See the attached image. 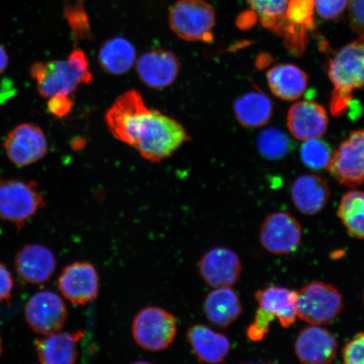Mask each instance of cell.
Listing matches in <instances>:
<instances>
[{"label":"cell","instance_id":"6da1fadb","mask_svg":"<svg viewBox=\"0 0 364 364\" xmlns=\"http://www.w3.org/2000/svg\"><path fill=\"white\" fill-rule=\"evenodd\" d=\"M328 76L334 87L331 112L341 117L351 107L353 91L364 87V33L331 59Z\"/></svg>","mask_w":364,"mask_h":364},{"label":"cell","instance_id":"7a4b0ae2","mask_svg":"<svg viewBox=\"0 0 364 364\" xmlns=\"http://www.w3.org/2000/svg\"><path fill=\"white\" fill-rule=\"evenodd\" d=\"M30 75L36 81L39 94L44 98L56 95H71L80 85H88L93 79L88 58L80 49L70 53L66 60L33 63Z\"/></svg>","mask_w":364,"mask_h":364},{"label":"cell","instance_id":"3957f363","mask_svg":"<svg viewBox=\"0 0 364 364\" xmlns=\"http://www.w3.org/2000/svg\"><path fill=\"white\" fill-rule=\"evenodd\" d=\"M190 141L184 127L157 110H150L141 124L134 148L147 161L157 163L169 158Z\"/></svg>","mask_w":364,"mask_h":364},{"label":"cell","instance_id":"277c9868","mask_svg":"<svg viewBox=\"0 0 364 364\" xmlns=\"http://www.w3.org/2000/svg\"><path fill=\"white\" fill-rule=\"evenodd\" d=\"M343 309V295L333 285L316 281L297 291L298 318L309 324H331Z\"/></svg>","mask_w":364,"mask_h":364},{"label":"cell","instance_id":"5b68a950","mask_svg":"<svg viewBox=\"0 0 364 364\" xmlns=\"http://www.w3.org/2000/svg\"><path fill=\"white\" fill-rule=\"evenodd\" d=\"M171 29L186 42H211L215 12L205 0H178L169 12Z\"/></svg>","mask_w":364,"mask_h":364},{"label":"cell","instance_id":"8992f818","mask_svg":"<svg viewBox=\"0 0 364 364\" xmlns=\"http://www.w3.org/2000/svg\"><path fill=\"white\" fill-rule=\"evenodd\" d=\"M45 204L43 195L36 181L0 180V218L18 229Z\"/></svg>","mask_w":364,"mask_h":364},{"label":"cell","instance_id":"52a82bcc","mask_svg":"<svg viewBox=\"0 0 364 364\" xmlns=\"http://www.w3.org/2000/svg\"><path fill=\"white\" fill-rule=\"evenodd\" d=\"M136 345L149 352H161L174 343L177 323L174 316L158 306L145 307L136 314L132 325Z\"/></svg>","mask_w":364,"mask_h":364},{"label":"cell","instance_id":"ba28073f","mask_svg":"<svg viewBox=\"0 0 364 364\" xmlns=\"http://www.w3.org/2000/svg\"><path fill=\"white\" fill-rule=\"evenodd\" d=\"M149 109L138 90H130L120 95L108 109L106 122L117 140L134 147L141 124Z\"/></svg>","mask_w":364,"mask_h":364},{"label":"cell","instance_id":"9c48e42d","mask_svg":"<svg viewBox=\"0 0 364 364\" xmlns=\"http://www.w3.org/2000/svg\"><path fill=\"white\" fill-rule=\"evenodd\" d=\"M326 169L348 188H356L364 183V129L349 134L333 153Z\"/></svg>","mask_w":364,"mask_h":364},{"label":"cell","instance_id":"30bf717a","mask_svg":"<svg viewBox=\"0 0 364 364\" xmlns=\"http://www.w3.org/2000/svg\"><path fill=\"white\" fill-rule=\"evenodd\" d=\"M302 235V227L293 215L276 212L262 223L259 238L267 252L276 256H287L298 250Z\"/></svg>","mask_w":364,"mask_h":364},{"label":"cell","instance_id":"8fae6325","mask_svg":"<svg viewBox=\"0 0 364 364\" xmlns=\"http://www.w3.org/2000/svg\"><path fill=\"white\" fill-rule=\"evenodd\" d=\"M25 318L36 333L48 336L57 333L65 326L68 309L60 296L52 291H41L27 301Z\"/></svg>","mask_w":364,"mask_h":364},{"label":"cell","instance_id":"7c38bea8","mask_svg":"<svg viewBox=\"0 0 364 364\" xmlns=\"http://www.w3.org/2000/svg\"><path fill=\"white\" fill-rule=\"evenodd\" d=\"M3 147L9 159L21 167L41 161L48 150L47 136L43 129L31 124L14 127L4 140Z\"/></svg>","mask_w":364,"mask_h":364},{"label":"cell","instance_id":"4fadbf2b","mask_svg":"<svg viewBox=\"0 0 364 364\" xmlns=\"http://www.w3.org/2000/svg\"><path fill=\"white\" fill-rule=\"evenodd\" d=\"M58 288L68 301L75 306H85L97 297L100 279L93 264L75 262L65 268L58 279Z\"/></svg>","mask_w":364,"mask_h":364},{"label":"cell","instance_id":"5bb4252c","mask_svg":"<svg viewBox=\"0 0 364 364\" xmlns=\"http://www.w3.org/2000/svg\"><path fill=\"white\" fill-rule=\"evenodd\" d=\"M203 280L212 288H225L237 283L242 263L237 253L226 247H215L205 253L198 262Z\"/></svg>","mask_w":364,"mask_h":364},{"label":"cell","instance_id":"9a60e30c","mask_svg":"<svg viewBox=\"0 0 364 364\" xmlns=\"http://www.w3.org/2000/svg\"><path fill=\"white\" fill-rule=\"evenodd\" d=\"M338 351V338L321 326L304 327L295 340L294 352L301 364H331Z\"/></svg>","mask_w":364,"mask_h":364},{"label":"cell","instance_id":"2e32d148","mask_svg":"<svg viewBox=\"0 0 364 364\" xmlns=\"http://www.w3.org/2000/svg\"><path fill=\"white\" fill-rule=\"evenodd\" d=\"M315 0H289L283 31L285 48L295 56H301L307 45L308 31L315 28Z\"/></svg>","mask_w":364,"mask_h":364},{"label":"cell","instance_id":"e0dca14e","mask_svg":"<svg viewBox=\"0 0 364 364\" xmlns=\"http://www.w3.org/2000/svg\"><path fill=\"white\" fill-rule=\"evenodd\" d=\"M136 70L148 87L162 90L170 87L176 81L180 72V63L170 50L154 49L136 60Z\"/></svg>","mask_w":364,"mask_h":364},{"label":"cell","instance_id":"ac0fdd59","mask_svg":"<svg viewBox=\"0 0 364 364\" xmlns=\"http://www.w3.org/2000/svg\"><path fill=\"white\" fill-rule=\"evenodd\" d=\"M328 124L326 109L309 100L294 103L287 116V125L291 134L300 141L321 138L326 133Z\"/></svg>","mask_w":364,"mask_h":364},{"label":"cell","instance_id":"d6986e66","mask_svg":"<svg viewBox=\"0 0 364 364\" xmlns=\"http://www.w3.org/2000/svg\"><path fill=\"white\" fill-rule=\"evenodd\" d=\"M56 258L51 250L40 244L25 245L17 252L15 266L21 279L31 284L48 282L56 269Z\"/></svg>","mask_w":364,"mask_h":364},{"label":"cell","instance_id":"ffe728a7","mask_svg":"<svg viewBox=\"0 0 364 364\" xmlns=\"http://www.w3.org/2000/svg\"><path fill=\"white\" fill-rule=\"evenodd\" d=\"M188 340L198 360L203 364H220L230 351V341L224 334L204 325H193L186 332Z\"/></svg>","mask_w":364,"mask_h":364},{"label":"cell","instance_id":"44dd1931","mask_svg":"<svg viewBox=\"0 0 364 364\" xmlns=\"http://www.w3.org/2000/svg\"><path fill=\"white\" fill-rule=\"evenodd\" d=\"M84 332H60L36 341V350L41 364H76L78 344Z\"/></svg>","mask_w":364,"mask_h":364},{"label":"cell","instance_id":"7402d4cb","mask_svg":"<svg viewBox=\"0 0 364 364\" xmlns=\"http://www.w3.org/2000/svg\"><path fill=\"white\" fill-rule=\"evenodd\" d=\"M331 192L327 182L316 175L298 177L291 188V198L300 213L313 216L324 209Z\"/></svg>","mask_w":364,"mask_h":364},{"label":"cell","instance_id":"603a6c76","mask_svg":"<svg viewBox=\"0 0 364 364\" xmlns=\"http://www.w3.org/2000/svg\"><path fill=\"white\" fill-rule=\"evenodd\" d=\"M259 308L272 314L284 328H290L297 320V291L281 286H268L255 293Z\"/></svg>","mask_w":364,"mask_h":364},{"label":"cell","instance_id":"cb8c5ba5","mask_svg":"<svg viewBox=\"0 0 364 364\" xmlns=\"http://www.w3.org/2000/svg\"><path fill=\"white\" fill-rule=\"evenodd\" d=\"M203 309L207 320L221 329L234 324L243 311L238 294L230 287L217 288L209 292Z\"/></svg>","mask_w":364,"mask_h":364},{"label":"cell","instance_id":"d4e9b609","mask_svg":"<svg viewBox=\"0 0 364 364\" xmlns=\"http://www.w3.org/2000/svg\"><path fill=\"white\" fill-rule=\"evenodd\" d=\"M267 84L273 95L287 102L302 97L308 85L306 72L291 63H280L267 74Z\"/></svg>","mask_w":364,"mask_h":364},{"label":"cell","instance_id":"484cf974","mask_svg":"<svg viewBox=\"0 0 364 364\" xmlns=\"http://www.w3.org/2000/svg\"><path fill=\"white\" fill-rule=\"evenodd\" d=\"M236 119L247 129H258L268 124L273 107L269 97L261 90L250 91L234 104Z\"/></svg>","mask_w":364,"mask_h":364},{"label":"cell","instance_id":"4316f807","mask_svg":"<svg viewBox=\"0 0 364 364\" xmlns=\"http://www.w3.org/2000/svg\"><path fill=\"white\" fill-rule=\"evenodd\" d=\"M100 65L107 74L125 75L136 62V49L130 41L117 36L107 41L98 54Z\"/></svg>","mask_w":364,"mask_h":364},{"label":"cell","instance_id":"83f0119b","mask_svg":"<svg viewBox=\"0 0 364 364\" xmlns=\"http://www.w3.org/2000/svg\"><path fill=\"white\" fill-rule=\"evenodd\" d=\"M338 216L349 235L364 240V193L350 191L341 198Z\"/></svg>","mask_w":364,"mask_h":364},{"label":"cell","instance_id":"f1b7e54d","mask_svg":"<svg viewBox=\"0 0 364 364\" xmlns=\"http://www.w3.org/2000/svg\"><path fill=\"white\" fill-rule=\"evenodd\" d=\"M257 146L259 153L269 161L284 159L293 151V141L284 131L277 127H270L259 134Z\"/></svg>","mask_w":364,"mask_h":364},{"label":"cell","instance_id":"f546056e","mask_svg":"<svg viewBox=\"0 0 364 364\" xmlns=\"http://www.w3.org/2000/svg\"><path fill=\"white\" fill-rule=\"evenodd\" d=\"M262 25L281 36L289 0H247Z\"/></svg>","mask_w":364,"mask_h":364},{"label":"cell","instance_id":"4dcf8cb0","mask_svg":"<svg viewBox=\"0 0 364 364\" xmlns=\"http://www.w3.org/2000/svg\"><path fill=\"white\" fill-rule=\"evenodd\" d=\"M63 16L70 27L75 43L92 38L88 14L85 10V0H65Z\"/></svg>","mask_w":364,"mask_h":364},{"label":"cell","instance_id":"1f68e13d","mask_svg":"<svg viewBox=\"0 0 364 364\" xmlns=\"http://www.w3.org/2000/svg\"><path fill=\"white\" fill-rule=\"evenodd\" d=\"M331 145L321 138L304 141L300 147V157L307 167L320 171L327 168L333 156Z\"/></svg>","mask_w":364,"mask_h":364},{"label":"cell","instance_id":"d6a6232c","mask_svg":"<svg viewBox=\"0 0 364 364\" xmlns=\"http://www.w3.org/2000/svg\"><path fill=\"white\" fill-rule=\"evenodd\" d=\"M275 318L272 314L258 308L253 321L247 327V338L253 343L262 341L269 333L271 325Z\"/></svg>","mask_w":364,"mask_h":364},{"label":"cell","instance_id":"836d02e7","mask_svg":"<svg viewBox=\"0 0 364 364\" xmlns=\"http://www.w3.org/2000/svg\"><path fill=\"white\" fill-rule=\"evenodd\" d=\"M343 364H364V332H359L346 344Z\"/></svg>","mask_w":364,"mask_h":364},{"label":"cell","instance_id":"e575fe53","mask_svg":"<svg viewBox=\"0 0 364 364\" xmlns=\"http://www.w3.org/2000/svg\"><path fill=\"white\" fill-rule=\"evenodd\" d=\"M348 0H315L318 16L325 20H334L343 13Z\"/></svg>","mask_w":364,"mask_h":364},{"label":"cell","instance_id":"d590c367","mask_svg":"<svg viewBox=\"0 0 364 364\" xmlns=\"http://www.w3.org/2000/svg\"><path fill=\"white\" fill-rule=\"evenodd\" d=\"M48 99V112L59 118L68 115L74 106L71 95H56Z\"/></svg>","mask_w":364,"mask_h":364},{"label":"cell","instance_id":"8d00e7d4","mask_svg":"<svg viewBox=\"0 0 364 364\" xmlns=\"http://www.w3.org/2000/svg\"><path fill=\"white\" fill-rule=\"evenodd\" d=\"M349 16L355 33H364V0H350Z\"/></svg>","mask_w":364,"mask_h":364},{"label":"cell","instance_id":"74e56055","mask_svg":"<svg viewBox=\"0 0 364 364\" xmlns=\"http://www.w3.org/2000/svg\"><path fill=\"white\" fill-rule=\"evenodd\" d=\"M14 280L8 268L0 262V303L7 301L12 296Z\"/></svg>","mask_w":364,"mask_h":364},{"label":"cell","instance_id":"f35d334b","mask_svg":"<svg viewBox=\"0 0 364 364\" xmlns=\"http://www.w3.org/2000/svg\"><path fill=\"white\" fill-rule=\"evenodd\" d=\"M257 20V16L254 12L245 13L244 15L238 18L237 25L240 28L247 29L254 25Z\"/></svg>","mask_w":364,"mask_h":364},{"label":"cell","instance_id":"ab89813d","mask_svg":"<svg viewBox=\"0 0 364 364\" xmlns=\"http://www.w3.org/2000/svg\"><path fill=\"white\" fill-rule=\"evenodd\" d=\"M9 65V56L2 45H0V75L6 70Z\"/></svg>","mask_w":364,"mask_h":364},{"label":"cell","instance_id":"60d3db41","mask_svg":"<svg viewBox=\"0 0 364 364\" xmlns=\"http://www.w3.org/2000/svg\"><path fill=\"white\" fill-rule=\"evenodd\" d=\"M2 353H3V343H2L1 336H0V356H1Z\"/></svg>","mask_w":364,"mask_h":364},{"label":"cell","instance_id":"b9f144b4","mask_svg":"<svg viewBox=\"0 0 364 364\" xmlns=\"http://www.w3.org/2000/svg\"><path fill=\"white\" fill-rule=\"evenodd\" d=\"M131 364H152L146 361H136Z\"/></svg>","mask_w":364,"mask_h":364},{"label":"cell","instance_id":"7bdbcfd3","mask_svg":"<svg viewBox=\"0 0 364 364\" xmlns=\"http://www.w3.org/2000/svg\"><path fill=\"white\" fill-rule=\"evenodd\" d=\"M242 364H270V363H242Z\"/></svg>","mask_w":364,"mask_h":364},{"label":"cell","instance_id":"ee69618b","mask_svg":"<svg viewBox=\"0 0 364 364\" xmlns=\"http://www.w3.org/2000/svg\"><path fill=\"white\" fill-rule=\"evenodd\" d=\"M363 303H364V293H363Z\"/></svg>","mask_w":364,"mask_h":364}]
</instances>
